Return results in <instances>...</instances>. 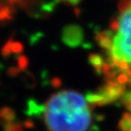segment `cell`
<instances>
[{
    "label": "cell",
    "instance_id": "cell-25",
    "mask_svg": "<svg viewBox=\"0 0 131 131\" xmlns=\"http://www.w3.org/2000/svg\"><path fill=\"white\" fill-rule=\"evenodd\" d=\"M129 85H130V86H131V80H130V82H129Z\"/></svg>",
    "mask_w": 131,
    "mask_h": 131
},
{
    "label": "cell",
    "instance_id": "cell-8",
    "mask_svg": "<svg viewBox=\"0 0 131 131\" xmlns=\"http://www.w3.org/2000/svg\"><path fill=\"white\" fill-rule=\"evenodd\" d=\"M16 121V113L13 108L4 106L0 108V122L2 125L13 123Z\"/></svg>",
    "mask_w": 131,
    "mask_h": 131
},
{
    "label": "cell",
    "instance_id": "cell-20",
    "mask_svg": "<svg viewBox=\"0 0 131 131\" xmlns=\"http://www.w3.org/2000/svg\"><path fill=\"white\" fill-rule=\"evenodd\" d=\"M61 1L67 5H70V6H75L78 4H80L82 2V0H61Z\"/></svg>",
    "mask_w": 131,
    "mask_h": 131
},
{
    "label": "cell",
    "instance_id": "cell-3",
    "mask_svg": "<svg viewBox=\"0 0 131 131\" xmlns=\"http://www.w3.org/2000/svg\"><path fill=\"white\" fill-rule=\"evenodd\" d=\"M62 41L69 48H79L84 45V29L74 24L65 26L62 31Z\"/></svg>",
    "mask_w": 131,
    "mask_h": 131
},
{
    "label": "cell",
    "instance_id": "cell-13",
    "mask_svg": "<svg viewBox=\"0 0 131 131\" xmlns=\"http://www.w3.org/2000/svg\"><path fill=\"white\" fill-rule=\"evenodd\" d=\"M120 99H121V104H123L126 108H128L131 104V91L125 92Z\"/></svg>",
    "mask_w": 131,
    "mask_h": 131
},
{
    "label": "cell",
    "instance_id": "cell-10",
    "mask_svg": "<svg viewBox=\"0 0 131 131\" xmlns=\"http://www.w3.org/2000/svg\"><path fill=\"white\" fill-rule=\"evenodd\" d=\"M118 128L120 131H131V115L125 113L118 123Z\"/></svg>",
    "mask_w": 131,
    "mask_h": 131
},
{
    "label": "cell",
    "instance_id": "cell-17",
    "mask_svg": "<svg viewBox=\"0 0 131 131\" xmlns=\"http://www.w3.org/2000/svg\"><path fill=\"white\" fill-rule=\"evenodd\" d=\"M117 69L119 70V72H122V73H125L128 69H130V64L126 61H122L120 60L118 62V65H117Z\"/></svg>",
    "mask_w": 131,
    "mask_h": 131
},
{
    "label": "cell",
    "instance_id": "cell-21",
    "mask_svg": "<svg viewBox=\"0 0 131 131\" xmlns=\"http://www.w3.org/2000/svg\"><path fill=\"white\" fill-rule=\"evenodd\" d=\"M19 71H21L18 67H12L9 70H8V73L12 75V77H16L18 73H19Z\"/></svg>",
    "mask_w": 131,
    "mask_h": 131
},
{
    "label": "cell",
    "instance_id": "cell-9",
    "mask_svg": "<svg viewBox=\"0 0 131 131\" xmlns=\"http://www.w3.org/2000/svg\"><path fill=\"white\" fill-rule=\"evenodd\" d=\"M15 10L12 5H0V22H9L14 17Z\"/></svg>",
    "mask_w": 131,
    "mask_h": 131
},
{
    "label": "cell",
    "instance_id": "cell-1",
    "mask_svg": "<svg viewBox=\"0 0 131 131\" xmlns=\"http://www.w3.org/2000/svg\"><path fill=\"white\" fill-rule=\"evenodd\" d=\"M43 119L50 131H88L92 115L86 98L79 92L62 90L49 98Z\"/></svg>",
    "mask_w": 131,
    "mask_h": 131
},
{
    "label": "cell",
    "instance_id": "cell-7",
    "mask_svg": "<svg viewBox=\"0 0 131 131\" xmlns=\"http://www.w3.org/2000/svg\"><path fill=\"white\" fill-rule=\"evenodd\" d=\"M88 61L90 63V65L93 67V69L98 73L100 74L101 73V68L104 64V59L101 55L99 54H90L88 57Z\"/></svg>",
    "mask_w": 131,
    "mask_h": 131
},
{
    "label": "cell",
    "instance_id": "cell-16",
    "mask_svg": "<svg viewBox=\"0 0 131 131\" xmlns=\"http://www.w3.org/2000/svg\"><path fill=\"white\" fill-rule=\"evenodd\" d=\"M115 81H116L118 84L125 86L126 84H129V82H130V79L128 78V75H127L126 73H119V74L116 77Z\"/></svg>",
    "mask_w": 131,
    "mask_h": 131
},
{
    "label": "cell",
    "instance_id": "cell-18",
    "mask_svg": "<svg viewBox=\"0 0 131 131\" xmlns=\"http://www.w3.org/2000/svg\"><path fill=\"white\" fill-rule=\"evenodd\" d=\"M12 40L13 39H8L7 42L2 47V49H1V55L3 57H7V56H9L12 54V51H10V42H12Z\"/></svg>",
    "mask_w": 131,
    "mask_h": 131
},
{
    "label": "cell",
    "instance_id": "cell-5",
    "mask_svg": "<svg viewBox=\"0 0 131 131\" xmlns=\"http://www.w3.org/2000/svg\"><path fill=\"white\" fill-rule=\"evenodd\" d=\"M114 33L111 30H102L98 31L95 34V40L101 49L105 50L106 53L111 52L114 40Z\"/></svg>",
    "mask_w": 131,
    "mask_h": 131
},
{
    "label": "cell",
    "instance_id": "cell-12",
    "mask_svg": "<svg viewBox=\"0 0 131 131\" xmlns=\"http://www.w3.org/2000/svg\"><path fill=\"white\" fill-rule=\"evenodd\" d=\"M118 9L121 14L131 9V0H123V1H120L118 3Z\"/></svg>",
    "mask_w": 131,
    "mask_h": 131
},
{
    "label": "cell",
    "instance_id": "cell-19",
    "mask_svg": "<svg viewBox=\"0 0 131 131\" xmlns=\"http://www.w3.org/2000/svg\"><path fill=\"white\" fill-rule=\"evenodd\" d=\"M110 27H111L112 31H118V29H119V20H118V18H115L111 21Z\"/></svg>",
    "mask_w": 131,
    "mask_h": 131
},
{
    "label": "cell",
    "instance_id": "cell-11",
    "mask_svg": "<svg viewBox=\"0 0 131 131\" xmlns=\"http://www.w3.org/2000/svg\"><path fill=\"white\" fill-rule=\"evenodd\" d=\"M2 126H3V131H24L23 126L18 122L4 124Z\"/></svg>",
    "mask_w": 131,
    "mask_h": 131
},
{
    "label": "cell",
    "instance_id": "cell-6",
    "mask_svg": "<svg viewBox=\"0 0 131 131\" xmlns=\"http://www.w3.org/2000/svg\"><path fill=\"white\" fill-rule=\"evenodd\" d=\"M86 100L91 105V107H94V106H103V105L110 104L108 101L106 100V98L99 91L89 92L86 95Z\"/></svg>",
    "mask_w": 131,
    "mask_h": 131
},
{
    "label": "cell",
    "instance_id": "cell-15",
    "mask_svg": "<svg viewBox=\"0 0 131 131\" xmlns=\"http://www.w3.org/2000/svg\"><path fill=\"white\" fill-rule=\"evenodd\" d=\"M10 51H12V54H20L22 51H23V46L21 42L19 41H14L12 40L10 42Z\"/></svg>",
    "mask_w": 131,
    "mask_h": 131
},
{
    "label": "cell",
    "instance_id": "cell-22",
    "mask_svg": "<svg viewBox=\"0 0 131 131\" xmlns=\"http://www.w3.org/2000/svg\"><path fill=\"white\" fill-rule=\"evenodd\" d=\"M52 85L55 87V88H59L61 86V80L58 79V78H54L52 80Z\"/></svg>",
    "mask_w": 131,
    "mask_h": 131
},
{
    "label": "cell",
    "instance_id": "cell-24",
    "mask_svg": "<svg viewBox=\"0 0 131 131\" xmlns=\"http://www.w3.org/2000/svg\"><path fill=\"white\" fill-rule=\"evenodd\" d=\"M128 110H129V111H130V112H131V104H130V106H129V107H128Z\"/></svg>",
    "mask_w": 131,
    "mask_h": 131
},
{
    "label": "cell",
    "instance_id": "cell-2",
    "mask_svg": "<svg viewBox=\"0 0 131 131\" xmlns=\"http://www.w3.org/2000/svg\"><path fill=\"white\" fill-rule=\"evenodd\" d=\"M119 29L114 36L111 53L119 60L131 63V9L118 18Z\"/></svg>",
    "mask_w": 131,
    "mask_h": 131
},
{
    "label": "cell",
    "instance_id": "cell-14",
    "mask_svg": "<svg viewBox=\"0 0 131 131\" xmlns=\"http://www.w3.org/2000/svg\"><path fill=\"white\" fill-rule=\"evenodd\" d=\"M28 66V58L24 55H20L18 58V68L20 70H25Z\"/></svg>",
    "mask_w": 131,
    "mask_h": 131
},
{
    "label": "cell",
    "instance_id": "cell-4",
    "mask_svg": "<svg viewBox=\"0 0 131 131\" xmlns=\"http://www.w3.org/2000/svg\"><path fill=\"white\" fill-rule=\"evenodd\" d=\"M97 91H99L111 104L123 96V94L126 92V87L118 84L116 81H107L104 85L98 88Z\"/></svg>",
    "mask_w": 131,
    "mask_h": 131
},
{
    "label": "cell",
    "instance_id": "cell-23",
    "mask_svg": "<svg viewBox=\"0 0 131 131\" xmlns=\"http://www.w3.org/2000/svg\"><path fill=\"white\" fill-rule=\"evenodd\" d=\"M24 126L27 127V128H33L34 127V123L32 122V121H30V120H28V121H25L24 122Z\"/></svg>",
    "mask_w": 131,
    "mask_h": 131
}]
</instances>
